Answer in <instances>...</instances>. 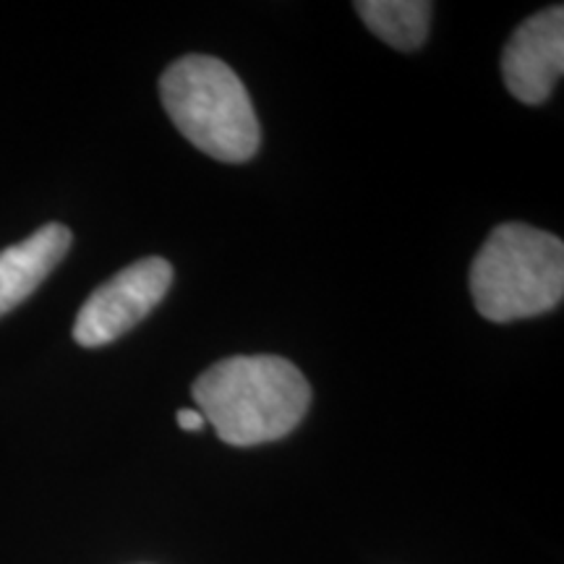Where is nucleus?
Listing matches in <instances>:
<instances>
[{
  "label": "nucleus",
  "mask_w": 564,
  "mask_h": 564,
  "mask_svg": "<svg viewBox=\"0 0 564 564\" xmlns=\"http://www.w3.org/2000/svg\"><path fill=\"white\" fill-rule=\"evenodd\" d=\"M196 411L232 447L282 440L303 421L312 387L280 356H236L209 366L194 382Z\"/></svg>",
  "instance_id": "1"
},
{
  "label": "nucleus",
  "mask_w": 564,
  "mask_h": 564,
  "mask_svg": "<svg viewBox=\"0 0 564 564\" xmlns=\"http://www.w3.org/2000/svg\"><path fill=\"white\" fill-rule=\"evenodd\" d=\"M167 116L196 150L220 162H246L259 150V121L249 91L228 63L186 55L160 79Z\"/></svg>",
  "instance_id": "2"
},
{
  "label": "nucleus",
  "mask_w": 564,
  "mask_h": 564,
  "mask_svg": "<svg viewBox=\"0 0 564 564\" xmlns=\"http://www.w3.org/2000/svg\"><path fill=\"white\" fill-rule=\"evenodd\" d=\"M470 293L489 322L552 312L564 293L562 241L523 223L499 225L470 267Z\"/></svg>",
  "instance_id": "3"
},
{
  "label": "nucleus",
  "mask_w": 564,
  "mask_h": 564,
  "mask_svg": "<svg viewBox=\"0 0 564 564\" xmlns=\"http://www.w3.org/2000/svg\"><path fill=\"white\" fill-rule=\"evenodd\" d=\"M173 282L171 262L147 257L133 262L97 288L82 306L74 324V340L82 348H102L150 316Z\"/></svg>",
  "instance_id": "4"
},
{
  "label": "nucleus",
  "mask_w": 564,
  "mask_h": 564,
  "mask_svg": "<svg viewBox=\"0 0 564 564\" xmlns=\"http://www.w3.org/2000/svg\"><path fill=\"white\" fill-rule=\"evenodd\" d=\"M564 70V9L535 13L512 34L502 55V76L514 100L541 105L549 100Z\"/></svg>",
  "instance_id": "5"
},
{
  "label": "nucleus",
  "mask_w": 564,
  "mask_h": 564,
  "mask_svg": "<svg viewBox=\"0 0 564 564\" xmlns=\"http://www.w3.org/2000/svg\"><path fill=\"white\" fill-rule=\"evenodd\" d=\"M68 249L70 230L61 223H51L17 246L0 251V316L30 299Z\"/></svg>",
  "instance_id": "6"
},
{
  "label": "nucleus",
  "mask_w": 564,
  "mask_h": 564,
  "mask_svg": "<svg viewBox=\"0 0 564 564\" xmlns=\"http://www.w3.org/2000/svg\"><path fill=\"white\" fill-rule=\"evenodd\" d=\"M356 11L379 40L408 53L426 42L434 6L423 0H361Z\"/></svg>",
  "instance_id": "7"
},
{
  "label": "nucleus",
  "mask_w": 564,
  "mask_h": 564,
  "mask_svg": "<svg viewBox=\"0 0 564 564\" xmlns=\"http://www.w3.org/2000/svg\"><path fill=\"white\" fill-rule=\"evenodd\" d=\"M178 426L183 429V432H202V426L207 421H204V415L199 411H194V408H183V411H178Z\"/></svg>",
  "instance_id": "8"
}]
</instances>
